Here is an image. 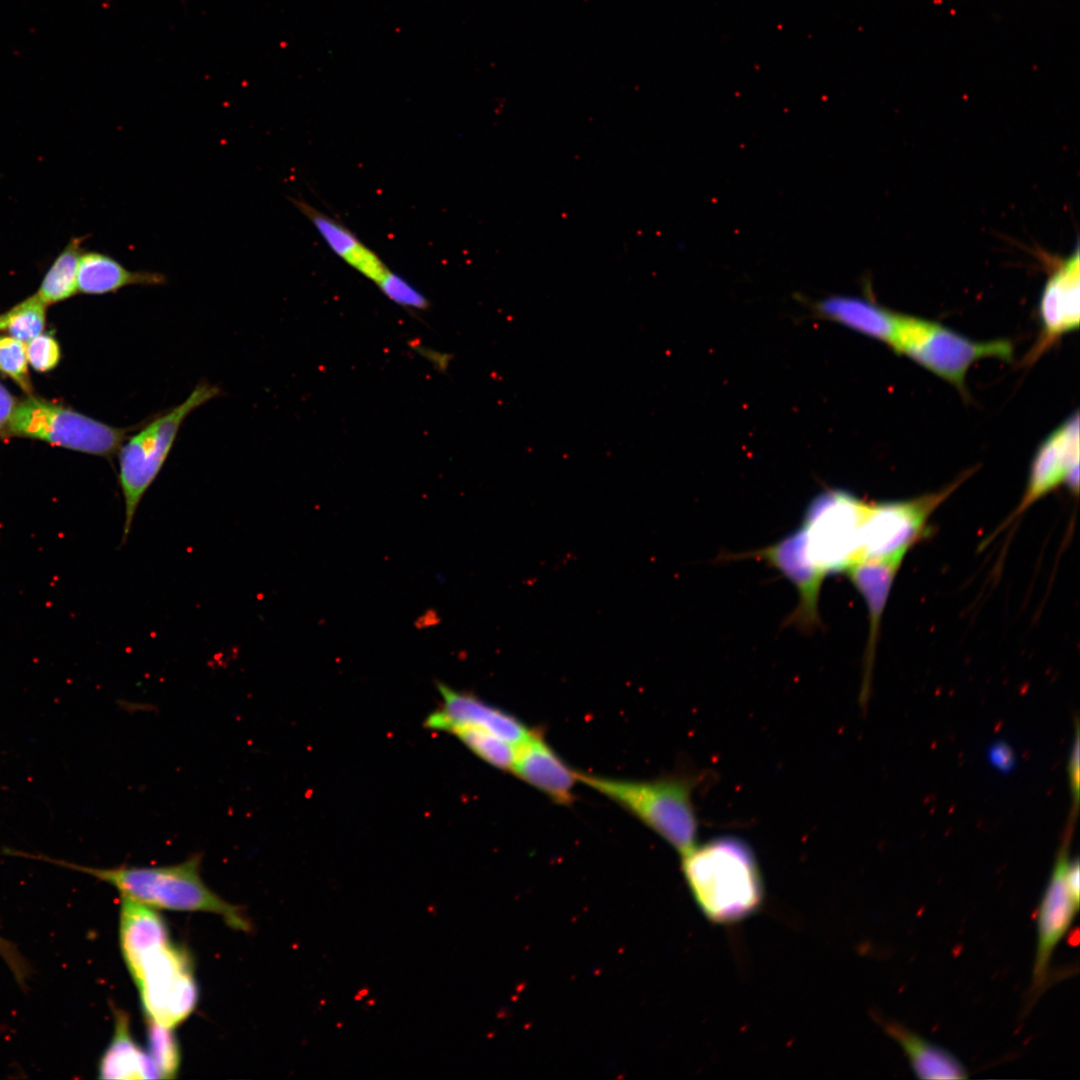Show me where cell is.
I'll use <instances>...</instances> for the list:
<instances>
[{
	"label": "cell",
	"mask_w": 1080,
	"mask_h": 1080,
	"mask_svg": "<svg viewBox=\"0 0 1080 1080\" xmlns=\"http://www.w3.org/2000/svg\"><path fill=\"white\" fill-rule=\"evenodd\" d=\"M510 771L559 804L568 805L574 801L578 772L570 768L536 730L516 746Z\"/></svg>",
	"instance_id": "5bb4252c"
},
{
	"label": "cell",
	"mask_w": 1080,
	"mask_h": 1080,
	"mask_svg": "<svg viewBox=\"0 0 1080 1080\" xmlns=\"http://www.w3.org/2000/svg\"><path fill=\"white\" fill-rule=\"evenodd\" d=\"M81 242L80 238L71 240L45 275L37 294L47 305L65 300L78 291L77 271L83 254Z\"/></svg>",
	"instance_id": "603a6c76"
},
{
	"label": "cell",
	"mask_w": 1080,
	"mask_h": 1080,
	"mask_svg": "<svg viewBox=\"0 0 1080 1080\" xmlns=\"http://www.w3.org/2000/svg\"><path fill=\"white\" fill-rule=\"evenodd\" d=\"M892 348L964 391L965 376L983 358L1009 360L1007 340L976 342L938 323L904 315Z\"/></svg>",
	"instance_id": "52a82bcc"
},
{
	"label": "cell",
	"mask_w": 1080,
	"mask_h": 1080,
	"mask_svg": "<svg viewBox=\"0 0 1080 1080\" xmlns=\"http://www.w3.org/2000/svg\"><path fill=\"white\" fill-rule=\"evenodd\" d=\"M437 730L455 735L474 754L488 764L502 770H511L516 745L486 730L458 723H445Z\"/></svg>",
	"instance_id": "7402d4cb"
},
{
	"label": "cell",
	"mask_w": 1080,
	"mask_h": 1080,
	"mask_svg": "<svg viewBox=\"0 0 1080 1080\" xmlns=\"http://www.w3.org/2000/svg\"><path fill=\"white\" fill-rule=\"evenodd\" d=\"M47 304L38 294L30 296L0 315V331L24 344L42 334Z\"/></svg>",
	"instance_id": "cb8c5ba5"
},
{
	"label": "cell",
	"mask_w": 1080,
	"mask_h": 1080,
	"mask_svg": "<svg viewBox=\"0 0 1080 1080\" xmlns=\"http://www.w3.org/2000/svg\"><path fill=\"white\" fill-rule=\"evenodd\" d=\"M1068 777L1072 796L1073 818L1077 816L1079 806V728L1078 722L1075 727V738L1070 752L1068 763Z\"/></svg>",
	"instance_id": "4dcf8cb0"
},
{
	"label": "cell",
	"mask_w": 1080,
	"mask_h": 1080,
	"mask_svg": "<svg viewBox=\"0 0 1080 1080\" xmlns=\"http://www.w3.org/2000/svg\"><path fill=\"white\" fill-rule=\"evenodd\" d=\"M884 1031L903 1050L914 1074L920 1079H965L963 1064L948 1050L923 1038L897 1021L882 1019Z\"/></svg>",
	"instance_id": "d6986e66"
},
{
	"label": "cell",
	"mask_w": 1080,
	"mask_h": 1080,
	"mask_svg": "<svg viewBox=\"0 0 1080 1080\" xmlns=\"http://www.w3.org/2000/svg\"><path fill=\"white\" fill-rule=\"evenodd\" d=\"M0 956L8 965L17 983L24 988L30 975V967L16 946L1 936Z\"/></svg>",
	"instance_id": "f1b7e54d"
},
{
	"label": "cell",
	"mask_w": 1080,
	"mask_h": 1080,
	"mask_svg": "<svg viewBox=\"0 0 1080 1080\" xmlns=\"http://www.w3.org/2000/svg\"><path fill=\"white\" fill-rule=\"evenodd\" d=\"M28 363L38 372L54 369L61 358L58 342L49 334H40L26 344Z\"/></svg>",
	"instance_id": "83f0119b"
},
{
	"label": "cell",
	"mask_w": 1080,
	"mask_h": 1080,
	"mask_svg": "<svg viewBox=\"0 0 1080 1080\" xmlns=\"http://www.w3.org/2000/svg\"><path fill=\"white\" fill-rule=\"evenodd\" d=\"M219 386L201 381L180 404L146 418L119 449V485L124 500L122 544L128 539L138 506L162 470L187 417L222 395Z\"/></svg>",
	"instance_id": "5b68a950"
},
{
	"label": "cell",
	"mask_w": 1080,
	"mask_h": 1080,
	"mask_svg": "<svg viewBox=\"0 0 1080 1080\" xmlns=\"http://www.w3.org/2000/svg\"><path fill=\"white\" fill-rule=\"evenodd\" d=\"M816 307L824 317L891 347L897 339L904 316L855 296H829L818 302Z\"/></svg>",
	"instance_id": "ac0fdd59"
},
{
	"label": "cell",
	"mask_w": 1080,
	"mask_h": 1080,
	"mask_svg": "<svg viewBox=\"0 0 1080 1080\" xmlns=\"http://www.w3.org/2000/svg\"><path fill=\"white\" fill-rule=\"evenodd\" d=\"M754 554L779 570L795 586L799 603L789 617L790 623L806 631L815 629L820 622L818 602L826 574L808 552L804 528L799 527Z\"/></svg>",
	"instance_id": "8fae6325"
},
{
	"label": "cell",
	"mask_w": 1080,
	"mask_h": 1080,
	"mask_svg": "<svg viewBox=\"0 0 1080 1080\" xmlns=\"http://www.w3.org/2000/svg\"><path fill=\"white\" fill-rule=\"evenodd\" d=\"M142 422L115 427L73 409L28 397L17 402L1 432L6 436L39 439L74 451L111 458Z\"/></svg>",
	"instance_id": "8992f818"
},
{
	"label": "cell",
	"mask_w": 1080,
	"mask_h": 1080,
	"mask_svg": "<svg viewBox=\"0 0 1080 1080\" xmlns=\"http://www.w3.org/2000/svg\"><path fill=\"white\" fill-rule=\"evenodd\" d=\"M292 201L296 208L313 224L330 250L377 287L392 271L371 248L366 246L345 225L303 200L293 199Z\"/></svg>",
	"instance_id": "e0dca14e"
},
{
	"label": "cell",
	"mask_w": 1080,
	"mask_h": 1080,
	"mask_svg": "<svg viewBox=\"0 0 1080 1080\" xmlns=\"http://www.w3.org/2000/svg\"><path fill=\"white\" fill-rule=\"evenodd\" d=\"M1043 337L1038 350L1077 329L1080 321L1079 250L1065 260L1048 279L1039 306Z\"/></svg>",
	"instance_id": "2e32d148"
},
{
	"label": "cell",
	"mask_w": 1080,
	"mask_h": 1080,
	"mask_svg": "<svg viewBox=\"0 0 1080 1080\" xmlns=\"http://www.w3.org/2000/svg\"><path fill=\"white\" fill-rule=\"evenodd\" d=\"M16 404L12 394L0 383V431L9 421Z\"/></svg>",
	"instance_id": "1f68e13d"
},
{
	"label": "cell",
	"mask_w": 1080,
	"mask_h": 1080,
	"mask_svg": "<svg viewBox=\"0 0 1080 1080\" xmlns=\"http://www.w3.org/2000/svg\"><path fill=\"white\" fill-rule=\"evenodd\" d=\"M903 558V556H894L882 559L859 560L847 570L851 582L867 604L870 618L864 675L860 692L862 706L867 705L870 696L872 669L881 616Z\"/></svg>",
	"instance_id": "9a60e30c"
},
{
	"label": "cell",
	"mask_w": 1080,
	"mask_h": 1080,
	"mask_svg": "<svg viewBox=\"0 0 1080 1080\" xmlns=\"http://www.w3.org/2000/svg\"><path fill=\"white\" fill-rule=\"evenodd\" d=\"M114 1033L100 1058L98 1077L100 1079H157L159 1071L150 1057L136 1042L130 1033L129 1017L126 1012L113 1007Z\"/></svg>",
	"instance_id": "ffe728a7"
},
{
	"label": "cell",
	"mask_w": 1080,
	"mask_h": 1080,
	"mask_svg": "<svg viewBox=\"0 0 1080 1080\" xmlns=\"http://www.w3.org/2000/svg\"><path fill=\"white\" fill-rule=\"evenodd\" d=\"M578 780L629 811L681 855L696 845L699 824L693 793L700 776L628 780L578 772Z\"/></svg>",
	"instance_id": "277c9868"
},
{
	"label": "cell",
	"mask_w": 1080,
	"mask_h": 1080,
	"mask_svg": "<svg viewBox=\"0 0 1080 1080\" xmlns=\"http://www.w3.org/2000/svg\"><path fill=\"white\" fill-rule=\"evenodd\" d=\"M167 277L160 272L129 270L113 257L100 253H83L77 271L78 291L90 295L115 293L131 285L161 286Z\"/></svg>",
	"instance_id": "44dd1931"
},
{
	"label": "cell",
	"mask_w": 1080,
	"mask_h": 1080,
	"mask_svg": "<svg viewBox=\"0 0 1080 1080\" xmlns=\"http://www.w3.org/2000/svg\"><path fill=\"white\" fill-rule=\"evenodd\" d=\"M28 364L26 344L10 336H0V372L31 393Z\"/></svg>",
	"instance_id": "484cf974"
},
{
	"label": "cell",
	"mask_w": 1080,
	"mask_h": 1080,
	"mask_svg": "<svg viewBox=\"0 0 1080 1080\" xmlns=\"http://www.w3.org/2000/svg\"><path fill=\"white\" fill-rule=\"evenodd\" d=\"M681 869L696 904L719 924L741 921L763 900L761 871L752 848L735 836H719L682 854Z\"/></svg>",
	"instance_id": "7a4b0ae2"
},
{
	"label": "cell",
	"mask_w": 1080,
	"mask_h": 1080,
	"mask_svg": "<svg viewBox=\"0 0 1080 1080\" xmlns=\"http://www.w3.org/2000/svg\"><path fill=\"white\" fill-rule=\"evenodd\" d=\"M1065 482L1076 493L1079 487V416L1076 412L1040 445L1031 465L1023 499L1014 516Z\"/></svg>",
	"instance_id": "7c38bea8"
},
{
	"label": "cell",
	"mask_w": 1080,
	"mask_h": 1080,
	"mask_svg": "<svg viewBox=\"0 0 1080 1080\" xmlns=\"http://www.w3.org/2000/svg\"><path fill=\"white\" fill-rule=\"evenodd\" d=\"M1071 833V829L1066 831L1037 911V943L1030 989L1032 999L1039 997L1046 988L1055 949L1070 929L1079 909L1080 895L1073 891L1068 880Z\"/></svg>",
	"instance_id": "30bf717a"
},
{
	"label": "cell",
	"mask_w": 1080,
	"mask_h": 1080,
	"mask_svg": "<svg viewBox=\"0 0 1080 1080\" xmlns=\"http://www.w3.org/2000/svg\"><path fill=\"white\" fill-rule=\"evenodd\" d=\"M437 688L442 696V707L426 718L427 728L437 730L445 723L470 725L493 733L516 746L534 731L510 713L473 694L456 691L443 683H439Z\"/></svg>",
	"instance_id": "4fadbf2b"
},
{
	"label": "cell",
	"mask_w": 1080,
	"mask_h": 1080,
	"mask_svg": "<svg viewBox=\"0 0 1080 1080\" xmlns=\"http://www.w3.org/2000/svg\"><path fill=\"white\" fill-rule=\"evenodd\" d=\"M953 487L908 501L869 504L860 534V559L905 556L923 535L934 509Z\"/></svg>",
	"instance_id": "9c48e42d"
},
{
	"label": "cell",
	"mask_w": 1080,
	"mask_h": 1080,
	"mask_svg": "<svg viewBox=\"0 0 1080 1080\" xmlns=\"http://www.w3.org/2000/svg\"><path fill=\"white\" fill-rule=\"evenodd\" d=\"M868 505L847 491L828 489L807 506L802 527L808 552L825 574L847 571L859 561Z\"/></svg>",
	"instance_id": "ba28073f"
},
{
	"label": "cell",
	"mask_w": 1080,
	"mask_h": 1080,
	"mask_svg": "<svg viewBox=\"0 0 1080 1080\" xmlns=\"http://www.w3.org/2000/svg\"><path fill=\"white\" fill-rule=\"evenodd\" d=\"M378 289L390 301L405 308L424 310L429 305L427 298L415 286L393 271L382 281Z\"/></svg>",
	"instance_id": "4316f807"
},
{
	"label": "cell",
	"mask_w": 1080,
	"mask_h": 1080,
	"mask_svg": "<svg viewBox=\"0 0 1080 1080\" xmlns=\"http://www.w3.org/2000/svg\"><path fill=\"white\" fill-rule=\"evenodd\" d=\"M119 942L147 1020L174 1028L187 1019L199 995L192 961L160 914L121 896Z\"/></svg>",
	"instance_id": "6da1fadb"
},
{
	"label": "cell",
	"mask_w": 1080,
	"mask_h": 1080,
	"mask_svg": "<svg viewBox=\"0 0 1080 1080\" xmlns=\"http://www.w3.org/2000/svg\"><path fill=\"white\" fill-rule=\"evenodd\" d=\"M148 1043L149 1055L160 1078H174L180 1065V1053L173 1028L148 1020Z\"/></svg>",
	"instance_id": "d4e9b609"
},
{
	"label": "cell",
	"mask_w": 1080,
	"mask_h": 1080,
	"mask_svg": "<svg viewBox=\"0 0 1080 1080\" xmlns=\"http://www.w3.org/2000/svg\"><path fill=\"white\" fill-rule=\"evenodd\" d=\"M22 857L33 858L80 871L106 882L128 897L153 909L199 911L216 914L233 929L248 932L251 925L239 906L233 905L204 883L201 874V855L195 854L183 862L152 867L117 866L87 867L25 852Z\"/></svg>",
	"instance_id": "3957f363"
},
{
	"label": "cell",
	"mask_w": 1080,
	"mask_h": 1080,
	"mask_svg": "<svg viewBox=\"0 0 1080 1080\" xmlns=\"http://www.w3.org/2000/svg\"><path fill=\"white\" fill-rule=\"evenodd\" d=\"M990 764L1002 773H1010L1016 766V756L1012 747L1005 741L993 742L987 750Z\"/></svg>",
	"instance_id": "f546056e"
}]
</instances>
